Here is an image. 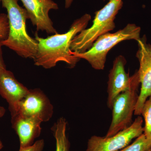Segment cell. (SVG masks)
Wrapping results in <instances>:
<instances>
[{"label":"cell","mask_w":151,"mask_h":151,"mask_svg":"<svg viewBox=\"0 0 151 151\" xmlns=\"http://www.w3.org/2000/svg\"><path fill=\"white\" fill-rule=\"evenodd\" d=\"M91 19L90 15L85 14L75 20L65 33H57L45 38L35 33L38 50L33 59L35 65L49 69L58 62H64L70 68L75 67L80 59L71 54L70 43L76 36L86 28Z\"/></svg>","instance_id":"6da1fadb"},{"label":"cell","mask_w":151,"mask_h":151,"mask_svg":"<svg viewBox=\"0 0 151 151\" xmlns=\"http://www.w3.org/2000/svg\"><path fill=\"white\" fill-rule=\"evenodd\" d=\"M1 41H0V68H6V66L5 63L4 62V58H3L2 50V46L1 44Z\"/></svg>","instance_id":"ac0fdd59"},{"label":"cell","mask_w":151,"mask_h":151,"mask_svg":"<svg viewBox=\"0 0 151 151\" xmlns=\"http://www.w3.org/2000/svg\"><path fill=\"white\" fill-rule=\"evenodd\" d=\"M44 146V140L41 139L36 141L32 145L19 151H43Z\"/></svg>","instance_id":"e0dca14e"},{"label":"cell","mask_w":151,"mask_h":151,"mask_svg":"<svg viewBox=\"0 0 151 151\" xmlns=\"http://www.w3.org/2000/svg\"><path fill=\"white\" fill-rule=\"evenodd\" d=\"M6 113V109L0 106V118H2Z\"/></svg>","instance_id":"ffe728a7"},{"label":"cell","mask_w":151,"mask_h":151,"mask_svg":"<svg viewBox=\"0 0 151 151\" xmlns=\"http://www.w3.org/2000/svg\"><path fill=\"white\" fill-rule=\"evenodd\" d=\"M39 119L35 117H27L16 114L12 116L13 129L16 132L19 140V149H23L32 145L36 138L41 132Z\"/></svg>","instance_id":"7c38bea8"},{"label":"cell","mask_w":151,"mask_h":151,"mask_svg":"<svg viewBox=\"0 0 151 151\" xmlns=\"http://www.w3.org/2000/svg\"><path fill=\"white\" fill-rule=\"evenodd\" d=\"M151 148V144L143 134L136 138L132 144L119 151H148Z\"/></svg>","instance_id":"9a60e30c"},{"label":"cell","mask_w":151,"mask_h":151,"mask_svg":"<svg viewBox=\"0 0 151 151\" xmlns=\"http://www.w3.org/2000/svg\"><path fill=\"white\" fill-rule=\"evenodd\" d=\"M148 151H151V148L150 149V150Z\"/></svg>","instance_id":"7402d4cb"},{"label":"cell","mask_w":151,"mask_h":151,"mask_svg":"<svg viewBox=\"0 0 151 151\" xmlns=\"http://www.w3.org/2000/svg\"><path fill=\"white\" fill-rule=\"evenodd\" d=\"M27 12L29 19L37 31L48 34L57 32L49 16L51 10H58V5L52 0H20Z\"/></svg>","instance_id":"9c48e42d"},{"label":"cell","mask_w":151,"mask_h":151,"mask_svg":"<svg viewBox=\"0 0 151 151\" xmlns=\"http://www.w3.org/2000/svg\"><path fill=\"white\" fill-rule=\"evenodd\" d=\"M1 0H0V2H1Z\"/></svg>","instance_id":"603a6c76"},{"label":"cell","mask_w":151,"mask_h":151,"mask_svg":"<svg viewBox=\"0 0 151 151\" xmlns=\"http://www.w3.org/2000/svg\"><path fill=\"white\" fill-rule=\"evenodd\" d=\"M126 63L125 57L119 55L114 60L113 67L110 70L107 89V105L110 109H112L115 98L130 86L131 76L125 70Z\"/></svg>","instance_id":"8fae6325"},{"label":"cell","mask_w":151,"mask_h":151,"mask_svg":"<svg viewBox=\"0 0 151 151\" xmlns=\"http://www.w3.org/2000/svg\"><path fill=\"white\" fill-rule=\"evenodd\" d=\"M141 28L134 24H129L123 29L113 33H107L95 40L91 48L82 53L71 52V54L79 59L86 60L97 70L104 69L108 52L116 45L124 40L140 38Z\"/></svg>","instance_id":"277c9868"},{"label":"cell","mask_w":151,"mask_h":151,"mask_svg":"<svg viewBox=\"0 0 151 151\" xmlns=\"http://www.w3.org/2000/svg\"><path fill=\"white\" fill-rule=\"evenodd\" d=\"M9 25L7 15L0 14V41L5 40L8 36Z\"/></svg>","instance_id":"2e32d148"},{"label":"cell","mask_w":151,"mask_h":151,"mask_svg":"<svg viewBox=\"0 0 151 151\" xmlns=\"http://www.w3.org/2000/svg\"><path fill=\"white\" fill-rule=\"evenodd\" d=\"M123 5L122 0H109L103 8L95 12L92 26L83 30L71 41V51L77 53L85 52L99 37L114 29V20Z\"/></svg>","instance_id":"3957f363"},{"label":"cell","mask_w":151,"mask_h":151,"mask_svg":"<svg viewBox=\"0 0 151 151\" xmlns=\"http://www.w3.org/2000/svg\"><path fill=\"white\" fill-rule=\"evenodd\" d=\"M143 118L139 116L129 127L112 137L92 136L88 140L86 151L121 150L143 134Z\"/></svg>","instance_id":"8992f818"},{"label":"cell","mask_w":151,"mask_h":151,"mask_svg":"<svg viewBox=\"0 0 151 151\" xmlns=\"http://www.w3.org/2000/svg\"><path fill=\"white\" fill-rule=\"evenodd\" d=\"M29 91L17 80L12 72L6 68H0V95L8 103L11 116L16 113L19 103Z\"/></svg>","instance_id":"30bf717a"},{"label":"cell","mask_w":151,"mask_h":151,"mask_svg":"<svg viewBox=\"0 0 151 151\" xmlns=\"http://www.w3.org/2000/svg\"><path fill=\"white\" fill-rule=\"evenodd\" d=\"M147 40L145 35L137 41L136 57L139 62L137 71L141 87L134 114L138 116L141 115L144 104L151 96V45Z\"/></svg>","instance_id":"52a82bcc"},{"label":"cell","mask_w":151,"mask_h":151,"mask_svg":"<svg viewBox=\"0 0 151 151\" xmlns=\"http://www.w3.org/2000/svg\"><path fill=\"white\" fill-rule=\"evenodd\" d=\"M53 110L50 100L41 90L29 89L27 95L19 103L16 112L14 115L19 114L35 117L42 122H47L53 116Z\"/></svg>","instance_id":"ba28073f"},{"label":"cell","mask_w":151,"mask_h":151,"mask_svg":"<svg viewBox=\"0 0 151 151\" xmlns=\"http://www.w3.org/2000/svg\"><path fill=\"white\" fill-rule=\"evenodd\" d=\"M140 81L138 71L131 76L129 88L115 98L112 105V120L105 137H111L129 127L139 97Z\"/></svg>","instance_id":"5b68a950"},{"label":"cell","mask_w":151,"mask_h":151,"mask_svg":"<svg viewBox=\"0 0 151 151\" xmlns=\"http://www.w3.org/2000/svg\"><path fill=\"white\" fill-rule=\"evenodd\" d=\"M3 7L7 12L9 31L5 40L1 44L14 51L24 58H35L38 50V42L27 32L26 21L28 15L25 9L19 5L18 0H1Z\"/></svg>","instance_id":"7a4b0ae2"},{"label":"cell","mask_w":151,"mask_h":151,"mask_svg":"<svg viewBox=\"0 0 151 151\" xmlns=\"http://www.w3.org/2000/svg\"><path fill=\"white\" fill-rule=\"evenodd\" d=\"M141 115H142L145 122L143 134L151 145V96L144 104Z\"/></svg>","instance_id":"5bb4252c"},{"label":"cell","mask_w":151,"mask_h":151,"mask_svg":"<svg viewBox=\"0 0 151 151\" xmlns=\"http://www.w3.org/2000/svg\"><path fill=\"white\" fill-rule=\"evenodd\" d=\"M67 123L64 118H60L52 127L56 143L55 151H69L70 143L67 134Z\"/></svg>","instance_id":"4fadbf2b"},{"label":"cell","mask_w":151,"mask_h":151,"mask_svg":"<svg viewBox=\"0 0 151 151\" xmlns=\"http://www.w3.org/2000/svg\"><path fill=\"white\" fill-rule=\"evenodd\" d=\"M3 147H4V145H3L2 142L0 139V151L2 149Z\"/></svg>","instance_id":"44dd1931"},{"label":"cell","mask_w":151,"mask_h":151,"mask_svg":"<svg viewBox=\"0 0 151 151\" xmlns=\"http://www.w3.org/2000/svg\"><path fill=\"white\" fill-rule=\"evenodd\" d=\"M73 0H65V8H68L71 6Z\"/></svg>","instance_id":"d6986e66"}]
</instances>
